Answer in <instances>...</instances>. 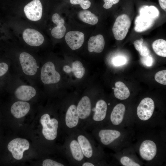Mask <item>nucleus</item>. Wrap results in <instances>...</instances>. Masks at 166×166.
Instances as JSON below:
<instances>
[{"label": "nucleus", "mask_w": 166, "mask_h": 166, "mask_svg": "<svg viewBox=\"0 0 166 166\" xmlns=\"http://www.w3.org/2000/svg\"><path fill=\"white\" fill-rule=\"evenodd\" d=\"M165 128L136 131L132 145L146 166H163L166 162Z\"/></svg>", "instance_id": "nucleus-1"}, {"label": "nucleus", "mask_w": 166, "mask_h": 166, "mask_svg": "<svg viewBox=\"0 0 166 166\" xmlns=\"http://www.w3.org/2000/svg\"><path fill=\"white\" fill-rule=\"evenodd\" d=\"M91 131V135L101 147L115 152L132 145L136 132L130 127L118 128L105 125L96 127Z\"/></svg>", "instance_id": "nucleus-2"}, {"label": "nucleus", "mask_w": 166, "mask_h": 166, "mask_svg": "<svg viewBox=\"0 0 166 166\" xmlns=\"http://www.w3.org/2000/svg\"><path fill=\"white\" fill-rule=\"evenodd\" d=\"M73 134L80 145L86 161L93 162L96 166L109 165L106 161L103 148L87 131L80 128Z\"/></svg>", "instance_id": "nucleus-3"}, {"label": "nucleus", "mask_w": 166, "mask_h": 166, "mask_svg": "<svg viewBox=\"0 0 166 166\" xmlns=\"http://www.w3.org/2000/svg\"><path fill=\"white\" fill-rule=\"evenodd\" d=\"M62 148L65 158L70 164L81 166L86 161L80 145L73 134L66 135Z\"/></svg>", "instance_id": "nucleus-4"}, {"label": "nucleus", "mask_w": 166, "mask_h": 166, "mask_svg": "<svg viewBox=\"0 0 166 166\" xmlns=\"http://www.w3.org/2000/svg\"><path fill=\"white\" fill-rule=\"evenodd\" d=\"M103 99L98 100L95 106L92 108L90 116L83 128L85 130L91 131L94 128L105 125L107 121L109 113L108 112V105Z\"/></svg>", "instance_id": "nucleus-5"}, {"label": "nucleus", "mask_w": 166, "mask_h": 166, "mask_svg": "<svg viewBox=\"0 0 166 166\" xmlns=\"http://www.w3.org/2000/svg\"><path fill=\"white\" fill-rule=\"evenodd\" d=\"M131 114H127L125 106L123 103L116 105L109 113L104 125L115 128L131 127ZM132 128V127H131Z\"/></svg>", "instance_id": "nucleus-6"}, {"label": "nucleus", "mask_w": 166, "mask_h": 166, "mask_svg": "<svg viewBox=\"0 0 166 166\" xmlns=\"http://www.w3.org/2000/svg\"><path fill=\"white\" fill-rule=\"evenodd\" d=\"M111 164L122 166H142L143 164L137 155L132 144L112 155Z\"/></svg>", "instance_id": "nucleus-7"}, {"label": "nucleus", "mask_w": 166, "mask_h": 166, "mask_svg": "<svg viewBox=\"0 0 166 166\" xmlns=\"http://www.w3.org/2000/svg\"><path fill=\"white\" fill-rule=\"evenodd\" d=\"M40 123L45 138L48 141L55 140L57 137L60 125L58 119L56 117L51 118L49 114L45 113L41 116Z\"/></svg>", "instance_id": "nucleus-8"}, {"label": "nucleus", "mask_w": 166, "mask_h": 166, "mask_svg": "<svg viewBox=\"0 0 166 166\" xmlns=\"http://www.w3.org/2000/svg\"><path fill=\"white\" fill-rule=\"evenodd\" d=\"M130 18L126 14H122L116 19L112 28L115 38L121 41L126 36L131 26Z\"/></svg>", "instance_id": "nucleus-9"}, {"label": "nucleus", "mask_w": 166, "mask_h": 166, "mask_svg": "<svg viewBox=\"0 0 166 166\" xmlns=\"http://www.w3.org/2000/svg\"><path fill=\"white\" fill-rule=\"evenodd\" d=\"M92 104L90 98L82 97L77 105V110L79 118L80 128H82L89 120L92 113Z\"/></svg>", "instance_id": "nucleus-10"}, {"label": "nucleus", "mask_w": 166, "mask_h": 166, "mask_svg": "<svg viewBox=\"0 0 166 166\" xmlns=\"http://www.w3.org/2000/svg\"><path fill=\"white\" fill-rule=\"evenodd\" d=\"M140 14L136 18L134 30L137 32L144 31L153 25L156 18L145 10L140 8Z\"/></svg>", "instance_id": "nucleus-11"}, {"label": "nucleus", "mask_w": 166, "mask_h": 166, "mask_svg": "<svg viewBox=\"0 0 166 166\" xmlns=\"http://www.w3.org/2000/svg\"><path fill=\"white\" fill-rule=\"evenodd\" d=\"M60 75L55 69L54 64L48 61L42 66L41 71V78L44 84H55L60 80Z\"/></svg>", "instance_id": "nucleus-12"}, {"label": "nucleus", "mask_w": 166, "mask_h": 166, "mask_svg": "<svg viewBox=\"0 0 166 166\" xmlns=\"http://www.w3.org/2000/svg\"><path fill=\"white\" fill-rule=\"evenodd\" d=\"M29 146V143L27 140L16 138L9 143L7 148L14 159L20 160L23 158L24 152L28 150Z\"/></svg>", "instance_id": "nucleus-13"}, {"label": "nucleus", "mask_w": 166, "mask_h": 166, "mask_svg": "<svg viewBox=\"0 0 166 166\" xmlns=\"http://www.w3.org/2000/svg\"><path fill=\"white\" fill-rule=\"evenodd\" d=\"M19 61L23 72L29 76L34 75L37 71L36 61L31 55L26 52L21 53Z\"/></svg>", "instance_id": "nucleus-14"}, {"label": "nucleus", "mask_w": 166, "mask_h": 166, "mask_svg": "<svg viewBox=\"0 0 166 166\" xmlns=\"http://www.w3.org/2000/svg\"><path fill=\"white\" fill-rule=\"evenodd\" d=\"M24 11L26 16L30 20H39L42 15V4L39 0H33L25 6Z\"/></svg>", "instance_id": "nucleus-15"}, {"label": "nucleus", "mask_w": 166, "mask_h": 166, "mask_svg": "<svg viewBox=\"0 0 166 166\" xmlns=\"http://www.w3.org/2000/svg\"><path fill=\"white\" fill-rule=\"evenodd\" d=\"M23 39L29 45L33 46L41 45L44 41L42 35L38 31L32 29H25L22 34Z\"/></svg>", "instance_id": "nucleus-16"}, {"label": "nucleus", "mask_w": 166, "mask_h": 166, "mask_svg": "<svg viewBox=\"0 0 166 166\" xmlns=\"http://www.w3.org/2000/svg\"><path fill=\"white\" fill-rule=\"evenodd\" d=\"M65 41L73 50L79 49L82 45L84 41V34L79 31H70L65 36Z\"/></svg>", "instance_id": "nucleus-17"}, {"label": "nucleus", "mask_w": 166, "mask_h": 166, "mask_svg": "<svg viewBox=\"0 0 166 166\" xmlns=\"http://www.w3.org/2000/svg\"><path fill=\"white\" fill-rule=\"evenodd\" d=\"M16 97L23 101H28L33 97L36 94L35 89L33 87L22 85L18 87L15 91Z\"/></svg>", "instance_id": "nucleus-18"}, {"label": "nucleus", "mask_w": 166, "mask_h": 166, "mask_svg": "<svg viewBox=\"0 0 166 166\" xmlns=\"http://www.w3.org/2000/svg\"><path fill=\"white\" fill-rule=\"evenodd\" d=\"M30 109V104L26 102L18 101L12 105L10 111L13 115L17 118H20L26 115Z\"/></svg>", "instance_id": "nucleus-19"}, {"label": "nucleus", "mask_w": 166, "mask_h": 166, "mask_svg": "<svg viewBox=\"0 0 166 166\" xmlns=\"http://www.w3.org/2000/svg\"><path fill=\"white\" fill-rule=\"evenodd\" d=\"M105 41L103 36L98 34L90 38L88 43V49L89 52H101L103 50Z\"/></svg>", "instance_id": "nucleus-20"}, {"label": "nucleus", "mask_w": 166, "mask_h": 166, "mask_svg": "<svg viewBox=\"0 0 166 166\" xmlns=\"http://www.w3.org/2000/svg\"><path fill=\"white\" fill-rule=\"evenodd\" d=\"M115 87L114 89L115 97L121 100H125L130 95L128 88L123 82L119 81L115 83Z\"/></svg>", "instance_id": "nucleus-21"}, {"label": "nucleus", "mask_w": 166, "mask_h": 166, "mask_svg": "<svg viewBox=\"0 0 166 166\" xmlns=\"http://www.w3.org/2000/svg\"><path fill=\"white\" fill-rule=\"evenodd\" d=\"M80 19L84 22L90 25L96 24L98 22L97 17L88 10H82L78 14Z\"/></svg>", "instance_id": "nucleus-22"}, {"label": "nucleus", "mask_w": 166, "mask_h": 166, "mask_svg": "<svg viewBox=\"0 0 166 166\" xmlns=\"http://www.w3.org/2000/svg\"><path fill=\"white\" fill-rule=\"evenodd\" d=\"M152 49L158 55L166 57V41L160 39L154 41L152 45Z\"/></svg>", "instance_id": "nucleus-23"}, {"label": "nucleus", "mask_w": 166, "mask_h": 166, "mask_svg": "<svg viewBox=\"0 0 166 166\" xmlns=\"http://www.w3.org/2000/svg\"><path fill=\"white\" fill-rule=\"evenodd\" d=\"M71 72L73 73L77 78L81 79L85 74V69L81 62L79 61H76L72 64Z\"/></svg>", "instance_id": "nucleus-24"}, {"label": "nucleus", "mask_w": 166, "mask_h": 166, "mask_svg": "<svg viewBox=\"0 0 166 166\" xmlns=\"http://www.w3.org/2000/svg\"><path fill=\"white\" fill-rule=\"evenodd\" d=\"M66 31V28L64 25H57L52 30L51 34L54 38L60 39L64 36Z\"/></svg>", "instance_id": "nucleus-25"}, {"label": "nucleus", "mask_w": 166, "mask_h": 166, "mask_svg": "<svg viewBox=\"0 0 166 166\" xmlns=\"http://www.w3.org/2000/svg\"><path fill=\"white\" fill-rule=\"evenodd\" d=\"M166 70L160 71L157 72L155 76V80L161 84L166 85Z\"/></svg>", "instance_id": "nucleus-26"}, {"label": "nucleus", "mask_w": 166, "mask_h": 166, "mask_svg": "<svg viewBox=\"0 0 166 166\" xmlns=\"http://www.w3.org/2000/svg\"><path fill=\"white\" fill-rule=\"evenodd\" d=\"M70 3L73 5L79 4L83 9L86 10L90 6L91 2L88 0H70Z\"/></svg>", "instance_id": "nucleus-27"}, {"label": "nucleus", "mask_w": 166, "mask_h": 166, "mask_svg": "<svg viewBox=\"0 0 166 166\" xmlns=\"http://www.w3.org/2000/svg\"><path fill=\"white\" fill-rule=\"evenodd\" d=\"M43 166H64L66 164L62 162L57 161L52 159H47L44 160L42 162Z\"/></svg>", "instance_id": "nucleus-28"}, {"label": "nucleus", "mask_w": 166, "mask_h": 166, "mask_svg": "<svg viewBox=\"0 0 166 166\" xmlns=\"http://www.w3.org/2000/svg\"><path fill=\"white\" fill-rule=\"evenodd\" d=\"M113 63L116 66H120L125 64L126 62V58L122 56H118L114 57L113 60Z\"/></svg>", "instance_id": "nucleus-29"}, {"label": "nucleus", "mask_w": 166, "mask_h": 166, "mask_svg": "<svg viewBox=\"0 0 166 166\" xmlns=\"http://www.w3.org/2000/svg\"><path fill=\"white\" fill-rule=\"evenodd\" d=\"M53 22L56 25H64L65 21L64 19L61 18L60 15L57 13L54 14L52 17Z\"/></svg>", "instance_id": "nucleus-30"}, {"label": "nucleus", "mask_w": 166, "mask_h": 166, "mask_svg": "<svg viewBox=\"0 0 166 166\" xmlns=\"http://www.w3.org/2000/svg\"><path fill=\"white\" fill-rule=\"evenodd\" d=\"M143 57L141 59V61L144 65L150 67L152 65L153 61L152 56L148 55Z\"/></svg>", "instance_id": "nucleus-31"}, {"label": "nucleus", "mask_w": 166, "mask_h": 166, "mask_svg": "<svg viewBox=\"0 0 166 166\" xmlns=\"http://www.w3.org/2000/svg\"><path fill=\"white\" fill-rule=\"evenodd\" d=\"M105 3L103 6L104 8L108 9L110 8L112 6L117 3L120 0H103Z\"/></svg>", "instance_id": "nucleus-32"}, {"label": "nucleus", "mask_w": 166, "mask_h": 166, "mask_svg": "<svg viewBox=\"0 0 166 166\" xmlns=\"http://www.w3.org/2000/svg\"><path fill=\"white\" fill-rule=\"evenodd\" d=\"M8 68V65L5 62L0 63V77L6 73Z\"/></svg>", "instance_id": "nucleus-33"}, {"label": "nucleus", "mask_w": 166, "mask_h": 166, "mask_svg": "<svg viewBox=\"0 0 166 166\" xmlns=\"http://www.w3.org/2000/svg\"><path fill=\"white\" fill-rule=\"evenodd\" d=\"M143 39L141 38L140 40H137L135 41L133 44L136 49L138 52L140 50L143 46Z\"/></svg>", "instance_id": "nucleus-34"}, {"label": "nucleus", "mask_w": 166, "mask_h": 166, "mask_svg": "<svg viewBox=\"0 0 166 166\" xmlns=\"http://www.w3.org/2000/svg\"><path fill=\"white\" fill-rule=\"evenodd\" d=\"M139 52L140 54L142 57L146 56L149 55L150 53L148 47L143 45Z\"/></svg>", "instance_id": "nucleus-35"}, {"label": "nucleus", "mask_w": 166, "mask_h": 166, "mask_svg": "<svg viewBox=\"0 0 166 166\" xmlns=\"http://www.w3.org/2000/svg\"><path fill=\"white\" fill-rule=\"evenodd\" d=\"M159 4L161 8L166 11V0H159Z\"/></svg>", "instance_id": "nucleus-36"}, {"label": "nucleus", "mask_w": 166, "mask_h": 166, "mask_svg": "<svg viewBox=\"0 0 166 166\" xmlns=\"http://www.w3.org/2000/svg\"><path fill=\"white\" fill-rule=\"evenodd\" d=\"M64 71L67 73H69L71 72V67L69 65H65L63 68Z\"/></svg>", "instance_id": "nucleus-37"}]
</instances>
